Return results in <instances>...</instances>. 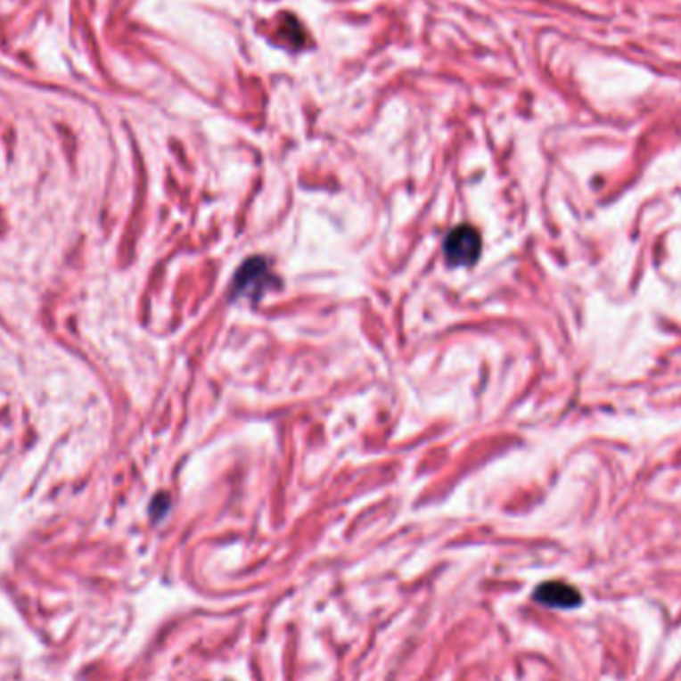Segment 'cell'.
<instances>
[{
    "mask_svg": "<svg viewBox=\"0 0 681 681\" xmlns=\"http://www.w3.org/2000/svg\"><path fill=\"white\" fill-rule=\"evenodd\" d=\"M534 598L536 602L544 603V606L560 608V610L578 608L582 603L580 592H578L574 586L564 584V582H544L542 586H538Z\"/></svg>",
    "mask_w": 681,
    "mask_h": 681,
    "instance_id": "7a4b0ae2",
    "label": "cell"
},
{
    "mask_svg": "<svg viewBox=\"0 0 681 681\" xmlns=\"http://www.w3.org/2000/svg\"><path fill=\"white\" fill-rule=\"evenodd\" d=\"M445 255L455 267L472 266L480 255V235L468 226H458L447 235Z\"/></svg>",
    "mask_w": 681,
    "mask_h": 681,
    "instance_id": "6da1fadb",
    "label": "cell"
}]
</instances>
